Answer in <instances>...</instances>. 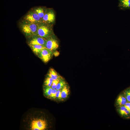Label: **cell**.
I'll list each match as a JSON object with an SVG mask.
<instances>
[{"label":"cell","mask_w":130,"mask_h":130,"mask_svg":"<svg viewBox=\"0 0 130 130\" xmlns=\"http://www.w3.org/2000/svg\"><path fill=\"white\" fill-rule=\"evenodd\" d=\"M52 52L45 48L42 50L38 57L45 63H46L51 58L53 55Z\"/></svg>","instance_id":"5"},{"label":"cell","mask_w":130,"mask_h":130,"mask_svg":"<svg viewBox=\"0 0 130 130\" xmlns=\"http://www.w3.org/2000/svg\"><path fill=\"white\" fill-rule=\"evenodd\" d=\"M58 46V43L56 39L52 38L49 37L46 39L45 47L52 51L57 49Z\"/></svg>","instance_id":"7"},{"label":"cell","mask_w":130,"mask_h":130,"mask_svg":"<svg viewBox=\"0 0 130 130\" xmlns=\"http://www.w3.org/2000/svg\"><path fill=\"white\" fill-rule=\"evenodd\" d=\"M65 83L64 81H60L58 84L56 89L57 90H61L65 85Z\"/></svg>","instance_id":"18"},{"label":"cell","mask_w":130,"mask_h":130,"mask_svg":"<svg viewBox=\"0 0 130 130\" xmlns=\"http://www.w3.org/2000/svg\"><path fill=\"white\" fill-rule=\"evenodd\" d=\"M33 52L38 55L42 49L46 48L44 46L39 45H29Z\"/></svg>","instance_id":"10"},{"label":"cell","mask_w":130,"mask_h":130,"mask_svg":"<svg viewBox=\"0 0 130 130\" xmlns=\"http://www.w3.org/2000/svg\"><path fill=\"white\" fill-rule=\"evenodd\" d=\"M48 76L51 78L53 80H55L60 78L57 72L53 69H50L48 74Z\"/></svg>","instance_id":"12"},{"label":"cell","mask_w":130,"mask_h":130,"mask_svg":"<svg viewBox=\"0 0 130 130\" xmlns=\"http://www.w3.org/2000/svg\"><path fill=\"white\" fill-rule=\"evenodd\" d=\"M39 26L38 24L31 23L26 21L21 25L22 31L27 35L37 34Z\"/></svg>","instance_id":"1"},{"label":"cell","mask_w":130,"mask_h":130,"mask_svg":"<svg viewBox=\"0 0 130 130\" xmlns=\"http://www.w3.org/2000/svg\"><path fill=\"white\" fill-rule=\"evenodd\" d=\"M118 6L120 10H130V0H118Z\"/></svg>","instance_id":"9"},{"label":"cell","mask_w":130,"mask_h":130,"mask_svg":"<svg viewBox=\"0 0 130 130\" xmlns=\"http://www.w3.org/2000/svg\"><path fill=\"white\" fill-rule=\"evenodd\" d=\"M69 88L66 85H65L61 90L62 98H67L69 94Z\"/></svg>","instance_id":"15"},{"label":"cell","mask_w":130,"mask_h":130,"mask_svg":"<svg viewBox=\"0 0 130 130\" xmlns=\"http://www.w3.org/2000/svg\"><path fill=\"white\" fill-rule=\"evenodd\" d=\"M55 19V14L53 11L50 9H46L44 16L42 20L44 23L46 24L53 23Z\"/></svg>","instance_id":"4"},{"label":"cell","mask_w":130,"mask_h":130,"mask_svg":"<svg viewBox=\"0 0 130 130\" xmlns=\"http://www.w3.org/2000/svg\"><path fill=\"white\" fill-rule=\"evenodd\" d=\"M46 39L45 38L38 36H35L30 41L29 45H39L45 47Z\"/></svg>","instance_id":"8"},{"label":"cell","mask_w":130,"mask_h":130,"mask_svg":"<svg viewBox=\"0 0 130 130\" xmlns=\"http://www.w3.org/2000/svg\"><path fill=\"white\" fill-rule=\"evenodd\" d=\"M46 86L45 91V94L47 96L50 97L53 89L51 87Z\"/></svg>","instance_id":"19"},{"label":"cell","mask_w":130,"mask_h":130,"mask_svg":"<svg viewBox=\"0 0 130 130\" xmlns=\"http://www.w3.org/2000/svg\"><path fill=\"white\" fill-rule=\"evenodd\" d=\"M127 102V100L124 95H120L117 98L116 104L118 106H124Z\"/></svg>","instance_id":"11"},{"label":"cell","mask_w":130,"mask_h":130,"mask_svg":"<svg viewBox=\"0 0 130 130\" xmlns=\"http://www.w3.org/2000/svg\"><path fill=\"white\" fill-rule=\"evenodd\" d=\"M46 123L45 120L37 119L32 121L31 126L32 130H42L46 128Z\"/></svg>","instance_id":"3"},{"label":"cell","mask_w":130,"mask_h":130,"mask_svg":"<svg viewBox=\"0 0 130 130\" xmlns=\"http://www.w3.org/2000/svg\"><path fill=\"white\" fill-rule=\"evenodd\" d=\"M51 29L47 26L44 25L39 26L37 34L38 36L44 38H48L51 34Z\"/></svg>","instance_id":"2"},{"label":"cell","mask_w":130,"mask_h":130,"mask_svg":"<svg viewBox=\"0 0 130 130\" xmlns=\"http://www.w3.org/2000/svg\"><path fill=\"white\" fill-rule=\"evenodd\" d=\"M25 19L26 21L37 24L40 22L42 20L35 11L30 12L26 16Z\"/></svg>","instance_id":"6"},{"label":"cell","mask_w":130,"mask_h":130,"mask_svg":"<svg viewBox=\"0 0 130 130\" xmlns=\"http://www.w3.org/2000/svg\"><path fill=\"white\" fill-rule=\"evenodd\" d=\"M57 91L56 89H53L52 91L50 97L53 98L56 97V95Z\"/></svg>","instance_id":"21"},{"label":"cell","mask_w":130,"mask_h":130,"mask_svg":"<svg viewBox=\"0 0 130 130\" xmlns=\"http://www.w3.org/2000/svg\"><path fill=\"white\" fill-rule=\"evenodd\" d=\"M46 10V9L45 10L43 8L39 7L36 8L35 11L42 20L45 14Z\"/></svg>","instance_id":"14"},{"label":"cell","mask_w":130,"mask_h":130,"mask_svg":"<svg viewBox=\"0 0 130 130\" xmlns=\"http://www.w3.org/2000/svg\"><path fill=\"white\" fill-rule=\"evenodd\" d=\"M53 81L52 78L48 76L44 82L46 86L51 87Z\"/></svg>","instance_id":"16"},{"label":"cell","mask_w":130,"mask_h":130,"mask_svg":"<svg viewBox=\"0 0 130 130\" xmlns=\"http://www.w3.org/2000/svg\"><path fill=\"white\" fill-rule=\"evenodd\" d=\"M60 81V79L59 78L55 80H53L51 86L52 88L53 89H56L58 84Z\"/></svg>","instance_id":"20"},{"label":"cell","mask_w":130,"mask_h":130,"mask_svg":"<svg viewBox=\"0 0 130 130\" xmlns=\"http://www.w3.org/2000/svg\"><path fill=\"white\" fill-rule=\"evenodd\" d=\"M117 110L122 116L127 115L130 113L129 111L124 105L118 106Z\"/></svg>","instance_id":"13"},{"label":"cell","mask_w":130,"mask_h":130,"mask_svg":"<svg viewBox=\"0 0 130 130\" xmlns=\"http://www.w3.org/2000/svg\"><path fill=\"white\" fill-rule=\"evenodd\" d=\"M56 97L59 99L62 98L61 90V89L58 90L57 91L56 94Z\"/></svg>","instance_id":"22"},{"label":"cell","mask_w":130,"mask_h":130,"mask_svg":"<svg viewBox=\"0 0 130 130\" xmlns=\"http://www.w3.org/2000/svg\"><path fill=\"white\" fill-rule=\"evenodd\" d=\"M124 106L130 113V102H127Z\"/></svg>","instance_id":"23"},{"label":"cell","mask_w":130,"mask_h":130,"mask_svg":"<svg viewBox=\"0 0 130 130\" xmlns=\"http://www.w3.org/2000/svg\"><path fill=\"white\" fill-rule=\"evenodd\" d=\"M123 95L126 98L127 101L130 102V87L125 91Z\"/></svg>","instance_id":"17"},{"label":"cell","mask_w":130,"mask_h":130,"mask_svg":"<svg viewBox=\"0 0 130 130\" xmlns=\"http://www.w3.org/2000/svg\"><path fill=\"white\" fill-rule=\"evenodd\" d=\"M54 54L55 56H57L58 55H59V53L58 52L56 51V52H54Z\"/></svg>","instance_id":"24"}]
</instances>
